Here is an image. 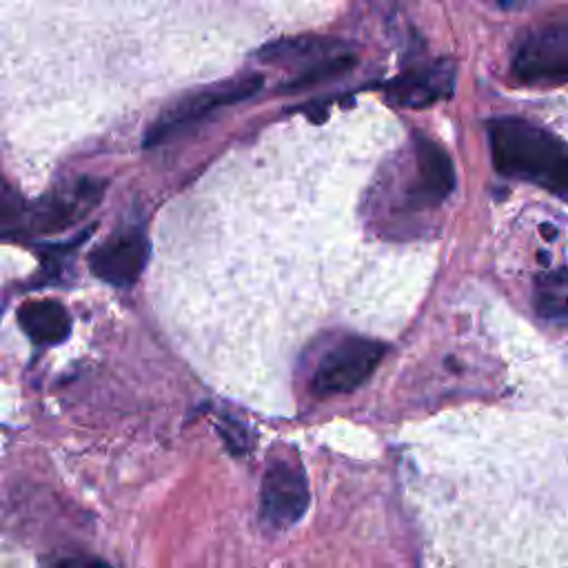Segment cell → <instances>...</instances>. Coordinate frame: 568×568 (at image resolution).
I'll list each match as a JSON object with an SVG mask.
<instances>
[{"label": "cell", "mask_w": 568, "mask_h": 568, "mask_svg": "<svg viewBox=\"0 0 568 568\" xmlns=\"http://www.w3.org/2000/svg\"><path fill=\"white\" fill-rule=\"evenodd\" d=\"M513 73L524 84L568 82V29L528 33L515 49Z\"/></svg>", "instance_id": "8992f818"}, {"label": "cell", "mask_w": 568, "mask_h": 568, "mask_svg": "<svg viewBox=\"0 0 568 568\" xmlns=\"http://www.w3.org/2000/svg\"><path fill=\"white\" fill-rule=\"evenodd\" d=\"M149 260V240L140 229H126L102 242L89 257L91 271L113 284L131 286Z\"/></svg>", "instance_id": "52a82bcc"}, {"label": "cell", "mask_w": 568, "mask_h": 568, "mask_svg": "<svg viewBox=\"0 0 568 568\" xmlns=\"http://www.w3.org/2000/svg\"><path fill=\"white\" fill-rule=\"evenodd\" d=\"M384 355L386 344L377 339L359 335L339 339L320 359L313 373V393L320 397H331L355 390L373 375Z\"/></svg>", "instance_id": "3957f363"}, {"label": "cell", "mask_w": 568, "mask_h": 568, "mask_svg": "<svg viewBox=\"0 0 568 568\" xmlns=\"http://www.w3.org/2000/svg\"><path fill=\"white\" fill-rule=\"evenodd\" d=\"M11 213H13V209L7 204V189H4V184H2V180H0V220L7 217V215H11Z\"/></svg>", "instance_id": "9a60e30c"}, {"label": "cell", "mask_w": 568, "mask_h": 568, "mask_svg": "<svg viewBox=\"0 0 568 568\" xmlns=\"http://www.w3.org/2000/svg\"><path fill=\"white\" fill-rule=\"evenodd\" d=\"M355 64V55L351 51H342L337 55H331L326 60H320V62H313L308 69H304L297 78H293L284 91H302V89H308L313 84H320V82H326V80H333L342 73H346L348 69H353Z\"/></svg>", "instance_id": "4fadbf2b"}, {"label": "cell", "mask_w": 568, "mask_h": 568, "mask_svg": "<svg viewBox=\"0 0 568 568\" xmlns=\"http://www.w3.org/2000/svg\"><path fill=\"white\" fill-rule=\"evenodd\" d=\"M486 131L493 164L501 175L568 200V142L521 118H495Z\"/></svg>", "instance_id": "6da1fadb"}, {"label": "cell", "mask_w": 568, "mask_h": 568, "mask_svg": "<svg viewBox=\"0 0 568 568\" xmlns=\"http://www.w3.org/2000/svg\"><path fill=\"white\" fill-rule=\"evenodd\" d=\"M455 189L450 155L428 135H413V182L406 186L404 206L424 211L442 204Z\"/></svg>", "instance_id": "5b68a950"}, {"label": "cell", "mask_w": 568, "mask_h": 568, "mask_svg": "<svg viewBox=\"0 0 568 568\" xmlns=\"http://www.w3.org/2000/svg\"><path fill=\"white\" fill-rule=\"evenodd\" d=\"M47 568H111V566L93 557H62L49 564Z\"/></svg>", "instance_id": "5bb4252c"}, {"label": "cell", "mask_w": 568, "mask_h": 568, "mask_svg": "<svg viewBox=\"0 0 568 568\" xmlns=\"http://www.w3.org/2000/svg\"><path fill=\"white\" fill-rule=\"evenodd\" d=\"M501 7H510V4H515L517 0H497Z\"/></svg>", "instance_id": "2e32d148"}, {"label": "cell", "mask_w": 568, "mask_h": 568, "mask_svg": "<svg viewBox=\"0 0 568 568\" xmlns=\"http://www.w3.org/2000/svg\"><path fill=\"white\" fill-rule=\"evenodd\" d=\"M18 322L36 344H60L71 328L69 313L55 300H33L20 306Z\"/></svg>", "instance_id": "30bf717a"}, {"label": "cell", "mask_w": 568, "mask_h": 568, "mask_svg": "<svg viewBox=\"0 0 568 568\" xmlns=\"http://www.w3.org/2000/svg\"><path fill=\"white\" fill-rule=\"evenodd\" d=\"M262 84H264V78L260 73H244V75H233L229 80L209 84L204 89H197L180 98L149 124L144 135V146H158L162 142H169L175 135H182L184 131L195 126L200 120L211 115L213 111L260 93Z\"/></svg>", "instance_id": "7a4b0ae2"}, {"label": "cell", "mask_w": 568, "mask_h": 568, "mask_svg": "<svg viewBox=\"0 0 568 568\" xmlns=\"http://www.w3.org/2000/svg\"><path fill=\"white\" fill-rule=\"evenodd\" d=\"M455 67L448 60L410 67L386 82V100L397 106L422 109L453 93Z\"/></svg>", "instance_id": "ba28073f"}, {"label": "cell", "mask_w": 568, "mask_h": 568, "mask_svg": "<svg viewBox=\"0 0 568 568\" xmlns=\"http://www.w3.org/2000/svg\"><path fill=\"white\" fill-rule=\"evenodd\" d=\"M342 51H346V44L339 40L320 38V36H297V38H282L262 47L257 51V58L271 64H291V62H304V60L320 62Z\"/></svg>", "instance_id": "8fae6325"}, {"label": "cell", "mask_w": 568, "mask_h": 568, "mask_svg": "<svg viewBox=\"0 0 568 568\" xmlns=\"http://www.w3.org/2000/svg\"><path fill=\"white\" fill-rule=\"evenodd\" d=\"M308 499V481L302 466L288 457L271 459L260 488L262 521L275 530L288 528L302 519Z\"/></svg>", "instance_id": "277c9868"}, {"label": "cell", "mask_w": 568, "mask_h": 568, "mask_svg": "<svg viewBox=\"0 0 568 568\" xmlns=\"http://www.w3.org/2000/svg\"><path fill=\"white\" fill-rule=\"evenodd\" d=\"M102 193V184L98 180L82 178L73 186L49 195L42 200L31 213V226L36 231H58L78 220L84 211H89Z\"/></svg>", "instance_id": "9c48e42d"}, {"label": "cell", "mask_w": 568, "mask_h": 568, "mask_svg": "<svg viewBox=\"0 0 568 568\" xmlns=\"http://www.w3.org/2000/svg\"><path fill=\"white\" fill-rule=\"evenodd\" d=\"M532 306L539 317L568 326V268L539 273L532 284Z\"/></svg>", "instance_id": "7c38bea8"}]
</instances>
